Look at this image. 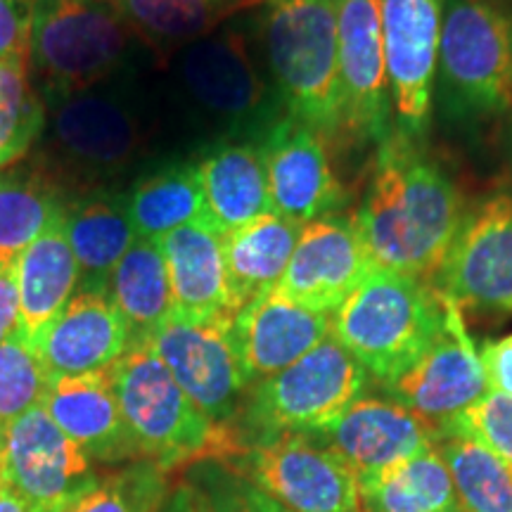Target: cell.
I'll use <instances>...</instances> for the list:
<instances>
[{
    "label": "cell",
    "instance_id": "83f0119b",
    "mask_svg": "<svg viewBox=\"0 0 512 512\" xmlns=\"http://www.w3.org/2000/svg\"><path fill=\"white\" fill-rule=\"evenodd\" d=\"M107 294L124 318L128 344L147 342L174 311L169 271L155 240L138 238L107 280Z\"/></svg>",
    "mask_w": 512,
    "mask_h": 512
},
{
    "label": "cell",
    "instance_id": "5b68a950",
    "mask_svg": "<svg viewBox=\"0 0 512 512\" xmlns=\"http://www.w3.org/2000/svg\"><path fill=\"white\" fill-rule=\"evenodd\" d=\"M110 370L140 460L176 472L200 460H226L238 453L233 430H219L204 418L147 342L128 344Z\"/></svg>",
    "mask_w": 512,
    "mask_h": 512
},
{
    "label": "cell",
    "instance_id": "ba28073f",
    "mask_svg": "<svg viewBox=\"0 0 512 512\" xmlns=\"http://www.w3.org/2000/svg\"><path fill=\"white\" fill-rule=\"evenodd\" d=\"M117 81V79H114ZM50 166L81 181L112 178L131 166L145 145V121L131 91L107 81L46 100Z\"/></svg>",
    "mask_w": 512,
    "mask_h": 512
},
{
    "label": "cell",
    "instance_id": "52a82bcc",
    "mask_svg": "<svg viewBox=\"0 0 512 512\" xmlns=\"http://www.w3.org/2000/svg\"><path fill=\"white\" fill-rule=\"evenodd\" d=\"M370 375L335 337L247 389L233 425L238 451L280 434H313L366 394ZM233 458V456H230Z\"/></svg>",
    "mask_w": 512,
    "mask_h": 512
},
{
    "label": "cell",
    "instance_id": "3957f363",
    "mask_svg": "<svg viewBox=\"0 0 512 512\" xmlns=\"http://www.w3.org/2000/svg\"><path fill=\"white\" fill-rule=\"evenodd\" d=\"M259 34L285 114L320 136H342L335 0H264Z\"/></svg>",
    "mask_w": 512,
    "mask_h": 512
},
{
    "label": "cell",
    "instance_id": "5bb4252c",
    "mask_svg": "<svg viewBox=\"0 0 512 512\" xmlns=\"http://www.w3.org/2000/svg\"><path fill=\"white\" fill-rule=\"evenodd\" d=\"M392 88L394 128L406 138L425 136L432 114L434 74L446 0H377Z\"/></svg>",
    "mask_w": 512,
    "mask_h": 512
},
{
    "label": "cell",
    "instance_id": "9c48e42d",
    "mask_svg": "<svg viewBox=\"0 0 512 512\" xmlns=\"http://www.w3.org/2000/svg\"><path fill=\"white\" fill-rule=\"evenodd\" d=\"M171 69L192 105L230 133L259 140L285 114L275 88L256 67L245 34L235 29H216L185 43L174 53Z\"/></svg>",
    "mask_w": 512,
    "mask_h": 512
},
{
    "label": "cell",
    "instance_id": "ffe728a7",
    "mask_svg": "<svg viewBox=\"0 0 512 512\" xmlns=\"http://www.w3.org/2000/svg\"><path fill=\"white\" fill-rule=\"evenodd\" d=\"M330 313H318L275 290L261 294L235 313L230 323L247 389L283 373L330 337Z\"/></svg>",
    "mask_w": 512,
    "mask_h": 512
},
{
    "label": "cell",
    "instance_id": "d4e9b609",
    "mask_svg": "<svg viewBox=\"0 0 512 512\" xmlns=\"http://www.w3.org/2000/svg\"><path fill=\"white\" fill-rule=\"evenodd\" d=\"M64 230L79 264V292H107V280L138 235L126 195L93 190L64 211Z\"/></svg>",
    "mask_w": 512,
    "mask_h": 512
},
{
    "label": "cell",
    "instance_id": "7c38bea8",
    "mask_svg": "<svg viewBox=\"0 0 512 512\" xmlns=\"http://www.w3.org/2000/svg\"><path fill=\"white\" fill-rule=\"evenodd\" d=\"M432 285L460 309L512 313V195L465 211Z\"/></svg>",
    "mask_w": 512,
    "mask_h": 512
},
{
    "label": "cell",
    "instance_id": "1f68e13d",
    "mask_svg": "<svg viewBox=\"0 0 512 512\" xmlns=\"http://www.w3.org/2000/svg\"><path fill=\"white\" fill-rule=\"evenodd\" d=\"M358 484L366 512H465L437 446Z\"/></svg>",
    "mask_w": 512,
    "mask_h": 512
},
{
    "label": "cell",
    "instance_id": "7402d4cb",
    "mask_svg": "<svg viewBox=\"0 0 512 512\" xmlns=\"http://www.w3.org/2000/svg\"><path fill=\"white\" fill-rule=\"evenodd\" d=\"M43 408L91 463L119 465L140 460L136 441L121 415L110 368L79 377H55Z\"/></svg>",
    "mask_w": 512,
    "mask_h": 512
},
{
    "label": "cell",
    "instance_id": "f35d334b",
    "mask_svg": "<svg viewBox=\"0 0 512 512\" xmlns=\"http://www.w3.org/2000/svg\"><path fill=\"white\" fill-rule=\"evenodd\" d=\"M34 0H0V60L27 57Z\"/></svg>",
    "mask_w": 512,
    "mask_h": 512
},
{
    "label": "cell",
    "instance_id": "cb8c5ba5",
    "mask_svg": "<svg viewBox=\"0 0 512 512\" xmlns=\"http://www.w3.org/2000/svg\"><path fill=\"white\" fill-rule=\"evenodd\" d=\"M169 271L174 311L190 318H235L230 302L223 235L195 221L159 240Z\"/></svg>",
    "mask_w": 512,
    "mask_h": 512
},
{
    "label": "cell",
    "instance_id": "ee69618b",
    "mask_svg": "<svg viewBox=\"0 0 512 512\" xmlns=\"http://www.w3.org/2000/svg\"><path fill=\"white\" fill-rule=\"evenodd\" d=\"M192 489H195V486H192ZM192 512H211L207 498H204L197 489H195V510Z\"/></svg>",
    "mask_w": 512,
    "mask_h": 512
},
{
    "label": "cell",
    "instance_id": "60d3db41",
    "mask_svg": "<svg viewBox=\"0 0 512 512\" xmlns=\"http://www.w3.org/2000/svg\"><path fill=\"white\" fill-rule=\"evenodd\" d=\"M17 330H22L19 323V294L15 264L0 266V344L10 339Z\"/></svg>",
    "mask_w": 512,
    "mask_h": 512
},
{
    "label": "cell",
    "instance_id": "4fadbf2b",
    "mask_svg": "<svg viewBox=\"0 0 512 512\" xmlns=\"http://www.w3.org/2000/svg\"><path fill=\"white\" fill-rule=\"evenodd\" d=\"M344 133L380 147L394 131L392 88L377 0H335Z\"/></svg>",
    "mask_w": 512,
    "mask_h": 512
},
{
    "label": "cell",
    "instance_id": "9a60e30c",
    "mask_svg": "<svg viewBox=\"0 0 512 512\" xmlns=\"http://www.w3.org/2000/svg\"><path fill=\"white\" fill-rule=\"evenodd\" d=\"M93 475L86 453L43 406L12 422L0 444V479L31 512H62Z\"/></svg>",
    "mask_w": 512,
    "mask_h": 512
},
{
    "label": "cell",
    "instance_id": "b9f144b4",
    "mask_svg": "<svg viewBox=\"0 0 512 512\" xmlns=\"http://www.w3.org/2000/svg\"><path fill=\"white\" fill-rule=\"evenodd\" d=\"M195 510V489L190 482H181L171 489L169 498L159 512H192Z\"/></svg>",
    "mask_w": 512,
    "mask_h": 512
},
{
    "label": "cell",
    "instance_id": "8fae6325",
    "mask_svg": "<svg viewBox=\"0 0 512 512\" xmlns=\"http://www.w3.org/2000/svg\"><path fill=\"white\" fill-rule=\"evenodd\" d=\"M228 318H190L171 311L147 344L188 399L219 430H233L247 394Z\"/></svg>",
    "mask_w": 512,
    "mask_h": 512
},
{
    "label": "cell",
    "instance_id": "8d00e7d4",
    "mask_svg": "<svg viewBox=\"0 0 512 512\" xmlns=\"http://www.w3.org/2000/svg\"><path fill=\"white\" fill-rule=\"evenodd\" d=\"M188 470V482L207 498L211 512H292L221 460H200Z\"/></svg>",
    "mask_w": 512,
    "mask_h": 512
},
{
    "label": "cell",
    "instance_id": "d6986e66",
    "mask_svg": "<svg viewBox=\"0 0 512 512\" xmlns=\"http://www.w3.org/2000/svg\"><path fill=\"white\" fill-rule=\"evenodd\" d=\"M373 271L351 216H323L302 226L278 290L318 313L337 309Z\"/></svg>",
    "mask_w": 512,
    "mask_h": 512
},
{
    "label": "cell",
    "instance_id": "8992f818",
    "mask_svg": "<svg viewBox=\"0 0 512 512\" xmlns=\"http://www.w3.org/2000/svg\"><path fill=\"white\" fill-rule=\"evenodd\" d=\"M434 76L453 119L512 110V0H446Z\"/></svg>",
    "mask_w": 512,
    "mask_h": 512
},
{
    "label": "cell",
    "instance_id": "4316f807",
    "mask_svg": "<svg viewBox=\"0 0 512 512\" xmlns=\"http://www.w3.org/2000/svg\"><path fill=\"white\" fill-rule=\"evenodd\" d=\"M19 323L24 337L34 339L79 292V264L69 245L64 216L15 261Z\"/></svg>",
    "mask_w": 512,
    "mask_h": 512
},
{
    "label": "cell",
    "instance_id": "d590c367",
    "mask_svg": "<svg viewBox=\"0 0 512 512\" xmlns=\"http://www.w3.org/2000/svg\"><path fill=\"white\" fill-rule=\"evenodd\" d=\"M50 382L53 377L22 330L0 344V444L12 422L43 406Z\"/></svg>",
    "mask_w": 512,
    "mask_h": 512
},
{
    "label": "cell",
    "instance_id": "74e56055",
    "mask_svg": "<svg viewBox=\"0 0 512 512\" xmlns=\"http://www.w3.org/2000/svg\"><path fill=\"white\" fill-rule=\"evenodd\" d=\"M444 430H456L477 439L512 472V396L489 392L458 418L441 425V432Z\"/></svg>",
    "mask_w": 512,
    "mask_h": 512
},
{
    "label": "cell",
    "instance_id": "4dcf8cb0",
    "mask_svg": "<svg viewBox=\"0 0 512 512\" xmlns=\"http://www.w3.org/2000/svg\"><path fill=\"white\" fill-rule=\"evenodd\" d=\"M150 48L178 50L264 0H110Z\"/></svg>",
    "mask_w": 512,
    "mask_h": 512
},
{
    "label": "cell",
    "instance_id": "ac0fdd59",
    "mask_svg": "<svg viewBox=\"0 0 512 512\" xmlns=\"http://www.w3.org/2000/svg\"><path fill=\"white\" fill-rule=\"evenodd\" d=\"M313 437L347 460L361 482L430 451L439 427L394 399L361 396Z\"/></svg>",
    "mask_w": 512,
    "mask_h": 512
},
{
    "label": "cell",
    "instance_id": "ab89813d",
    "mask_svg": "<svg viewBox=\"0 0 512 512\" xmlns=\"http://www.w3.org/2000/svg\"><path fill=\"white\" fill-rule=\"evenodd\" d=\"M489 392L512 396V335L486 342L479 351Z\"/></svg>",
    "mask_w": 512,
    "mask_h": 512
},
{
    "label": "cell",
    "instance_id": "7bdbcfd3",
    "mask_svg": "<svg viewBox=\"0 0 512 512\" xmlns=\"http://www.w3.org/2000/svg\"><path fill=\"white\" fill-rule=\"evenodd\" d=\"M0 512H31V508L17 494H12L8 486H3V491H0Z\"/></svg>",
    "mask_w": 512,
    "mask_h": 512
},
{
    "label": "cell",
    "instance_id": "7a4b0ae2",
    "mask_svg": "<svg viewBox=\"0 0 512 512\" xmlns=\"http://www.w3.org/2000/svg\"><path fill=\"white\" fill-rule=\"evenodd\" d=\"M330 335L361 363L370 380L389 387L437 342L446 299L413 275L373 268L332 311Z\"/></svg>",
    "mask_w": 512,
    "mask_h": 512
},
{
    "label": "cell",
    "instance_id": "484cf974",
    "mask_svg": "<svg viewBox=\"0 0 512 512\" xmlns=\"http://www.w3.org/2000/svg\"><path fill=\"white\" fill-rule=\"evenodd\" d=\"M299 233L302 223L268 211L247 226L223 235V259L235 313L280 285Z\"/></svg>",
    "mask_w": 512,
    "mask_h": 512
},
{
    "label": "cell",
    "instance_id": "2e32d148",
    "mask_svg": "<svg viewBox=\"0 0 512 512\" xmlns=\"http://www.w3.org/2000/svg\"><path fill=\"white\" fill-rule=\"evenodd\" d=\"M264 152L268 197L275 214L309 223L344 207L342 183L332 171L323 136L299 119L283 114L259 138Z\"/></svg>",
    "mask_w": 512,
    "mask_h": 512
},
{
    "label": "cell",
    "instance_id": "603a6c76",
    "mask_svg": "<svg viewBox=\"0 0 512 512\" xmlns=\"http://www.w3.org/2000/svg\"><path fill=\"white\" fill-rule=\"evenodd\" d=\"M197 176L204 214L216 233L226 235L273 211L259 140L226 138L211 145L197 162Z\"/></svg>",
    "mask_w": 512,
    "mask_h": 512
},
{
    "label": "cell",
    "instance_id": "30bf717a",
    "mask_svg": "<svg viewBox=\"0 0 512 512\" xmlns=\"http://www.w3.org/2000/svg\"><path fill=\"white\" fill-rule=\"evenodd\" d=\"M221 463L292 512H366L356 472L313 434L252 441Z\"/></svg>",
    "mask_w": 512,
    "mask_h": 512
},
{
    "label": "cell",
    "instance_id": "44dd1931",
    "mask_svg": "<svg viewBox=\"0 0 512 512\" xmlns=\"http://www.w3.org/2000/svg\"><path fill=\"white\" fill-rule=\"evenodd\" d=\"M128 330L107 292H76L31 347L53 377H79L107 370L128 349Z\"/></svg>",
    "mask_w": 512,
    "mask_h": 512
},
{
    "label": "cell",
    "instance_id": "277c9868",
    "mask_svg": "<svg viewBox=\"0 0 512 512\" xmlns=\"http://www.w3.org/2000/svg\"><path fill=\"white\" fill-rule=\"evenodd\" d=\"M147 48L110 0H34L27 64L43 100L114 81Z\"/></svg>",
    "mask_w": 512,
    "mask_h": 512
},
{
    "label": "cell",
    "instance_id": "836d02e7",
    "mask_svg": "<svg viewBox=\"0 0 512 512\" xmlns=\"http://www.w3.org/2000/svg\"><path fill=\"white\" fill-rule=\"evenodd\" d=\"M171 494V472L152 460H133L93 475L62 512H159Z\"/></svg>",
    "mask_w": 512,
    "mask_h": 512
},
{
    "label": "cell",
    "instance_id": "e575fe53",
    "mask_svg": "<svg viewBox=\"0 0 512 512\" xmlns=\"http://www.w3.org/2000/svg\"><path fill=\"white\" fill-rule=\"evenodd\" d=\"M46 117V100L34 86L27 57L0 60V171L38 143Z\"/></svg>",
    "mask_w": 512,
    "mask_h": 512
},
{
    "label": "cell",
    "instance_id": "6da1fadb",
    "mask_svg": "<svg viewBox=\"0 0 512 512\" xmlns=\"http://www.w3.org/2000/svg\"><path fill=\"white\" fill-rule=\"evenodd\" d=\"M463 216L460 192L441 164L394 128L377 147L373 176L351 221L370 266L434 283Z\"/></svg>",
    "mask_w": 512,
    "mask_h": 512
},
{
    "label": "cell",
    "instance_id": "f546056e",
    "mask_svg": "<svg viewBox=\"0 0 512 512\" xmlns=\"http://www.w3.org/2000/svg\"><path fill=\"white\" fill-rule=\"evenodd\" d=\"M136 235L159 242L195 221H207L197 164H166L145 174L126 195Z\"/></svg>",
    "mask_w": 512,
    "mask_h": 512
},
{
    "label": "cell",
    "instance_id": "e0dca14e",
    "mask_svg": "<svg viewBox=\"0 0 512 512\" xmlns=\"http://www.w3.org/2000/svg\"><path fill=\"white\" fill-rule=\"evenodd\" d=\"M446 299V297H444ZM394 401L439 427L489 394L475 342L467 335L460 306L446 299V325L415 366L384 387Z\"/></svg>",
    "mask_w": 512,
    "mask_h": 512
},
{
    "label": "cell",
    "instance_id": "d6a6232c",
    "mask_svg": "<svg viewBox=\"0 0 512 512\" xmlns=\"http://www.w3.org/2000/svg\"><path fill=\"white\" fill-rule=\"evenodd\" d=\"M437 451L465 512H512V472L489 448L463 432L444 430Z\"/></svg>",
    "mask_w": 512,
    "mask_h": 512
},
{
    "label": "cell",
    "instance_id": "f1b7e54d",
    "mask_svg": "<svg viewBox=\"0 0 512 512\" xmlns=\"http://www.w3.org/2000/svg\"><path fill=\"white\" fill-rule=\"evenodd\" d=\"M67 211L57 185L34 166L0 171V266H12Z\"/></svg>",
    "mask_w": 512,
    "mask_h": 512
}]
</instances>
